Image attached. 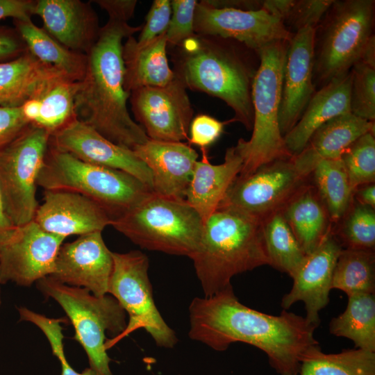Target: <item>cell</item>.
Listing matches in <instances>:
<instances>
[{
  "label": "cell",
  "mask_w": 375,
  "mask_h": 375,
  "mask_svg": "<svg viewBox=\"0 0 375 375\" xmlns=\"http://www.w3.org/2000/svg\"><path fill=\"white\" fill-rule=\"evenodd\" d=\"M189 337L223 351L236 342L262 350L280 375H298L306 352L319 345L317 326L303 317L283 310L272 315L249 308L232 285L210 296L194 298L189 306Z\"/></svg>",
  "instance_id": "obj_1"
},
{
  "label": "cell",
  "mask_w": 375,
  "mask_h": 375,
  "mask_svg": "<svg viewBox=\"0 0 375 375\" xmlns=\"http://www.w3.org/2000/svg\"><path fill=\"white\" fill-rule=\"evenodd\" d=\"M108 15L87 56L85 76L75 97L76 119L94 128L110 142L133 150L149 138L132 119L125 90L123 40L140 31L142 26L128 23L136 0L92 1Z\"/></svg>",
  "instance_id": "obj_2"
},
{
  "label": "cell",
  "mask_w": 375,
  "mask_h": 375,
  "mask_svg": "<svg viewBox=\"0 0 375 375\" xmlns=\"http://www.w3.org/2000/svg\"><path fill=\"white\" fill-rule=\"evenodd\" d=\"M193 262L204 297L231 285L237 274L269 265L262 222L239 212L217 208L205 222Z\"/></svg>",
  "instance_id": "obj_3"
},
{
  "label": "cell",
  "mask_w": 375,
  "mask_h": 375,
  "mask_svg": "<svg viewBox=\"0 0 375 375\" xmlns=\"http://www.w3.org/2000/svg\"><path fill=\"white\" fill-rule=\"evenodd\" d=\"M223 40L194 33L174 47L173 72L187 88L224 101L234 111L233 119L252 130L251 85L255 72Z\"/></svg>",
  "instance_id": "obj_4"
},
{
  "label": "cell",
  "mask_w": 375,
  "mask_h": 375,
  "mask_svg": "<svg viewBox=\"0 0 375 375\" xmlns=\"http://www.w3.org/2000/svg\"><path fill=\"white\" fill-rule=\"evenodd\" d=\"M37 185L44 190H67L101 206L112 220L146 199L152 190L121 170L83 162L49 146Z\"/></svg>",
  "instance_id": "obj_5"
},
{
  "label": "cell",
  "mask_w": 375,
  "mask_h": 375,
  "mask_svg": "<svg viewBox=\"0 0 375 375\" xmlns=\"http://www.w3.org/2000/svg\"><path fill=\"white\" fill-rule=\"evenodd\" d=\"M288 42H274L257 52L260 63L251 85L252 135L249 140L240 139L235 145L243 158L239 176L249 175L276 160L292 157L286 148L278 123Z\"/></svg>",
  "instance_id": "obj_6"
},
{
  "label": "cell",
  "mask_w": 375,
  "mask_h": 375,
  "mask_svg": "<svg viewBox=\"0 0 375 375\" xmlns=\"http://www.w3.org/2000/svg\"><path fill=\"white\" fill-rule=\"evenodd\" d=\"M203 225L185 200L153 192L111 224L142 249L188 257L197 249Z\"/></svg>",
  "instance_id": "obj_7"
},
{
  "label": "cell",
  "mask_w": 375,
  "mask_h": 375,
  "mask_svg": "<svg viewBox=\"0 0 375 375\" xmlns=\"http://www.w3.org/2000/svg\"><path fill=\"white\" fill-rule=\"evenodd\" d=\"M37 287L66 313L75 331L74 338L85 350L90 367L99 375H113L105 347L106 334L113 340L127 325L126 313L117 299L109 294L97 297L86 289L61 283L50 276L39 280Z\"/></svg>",
  "instance_id": "obj_8"
},
{
  "label": "cell",
  "mask_w": 375,
  "mask_h": 375,
  "mask_svg": "<svg viewBox=\"0 0 375 375\" xmlns=\"http://www.w3.org/2000/svg\"><path fill=\"white\" fill-rule=\"evenodd\" d=\"M374 0L334 1L317 28L313 81L323 85L349 72L372 35Z\"/></svg>",
  "instance_id": "obj_9"
},
{
  "label": "cell",
  "mask_w": 375,
  "mask_h": 375,
  "mask_svg": "<svg viewBox=\"0 0 375 375\" xmlns=\"http://www.w3.org/2000/svg\"><path fill=\"white\" fill-rule=\"evenodd\" d=\"M112 254L113 267L108 294L117 299L128 320L122 334L106 340V350L140 328L144 329L158 347H174L178 341L175 332L162 319L153 300L148 257L138 250Z\"/></svg>",
  "instance_id": "obj_10"
},
{
  "label": "cell",
  "mask_w": 375,
  "mask_h": 375,
  "mask_svg": "<svg viewBox=\"0 0 375 375\" xmlns=\"http://www.w3.org/2000/svg\"><path fill=\"white\" fill-rule=\"evenodd\" d=\"M49 137L46 131L28 125L0 150V192L14 226L33 220L39 206L37 178L44 162Z\"/></svg>",
  "instance_id": "obj_11"
},
{
  "label": "cell",
  "mask_w": 375,
  "mask_h": 375,
  "mask_svg": "<svg viewBox=\"0 0 375 375\" xmlns=\"http://www.w3.org/2000/svg\"><path fill=\"white\" fill-rule=\"evenodd\" d=\"M290 158L265 164L233 181L217 208L239 212L261 222L282 211L307 185Z\"/></svg>",
  "instance_id": "obj_12"
},
{
  "label": "cell",
  "mask_w": 375,
  "mask_h": 375,
  "mask_svg": "<svg viewBox=\"0 0 375 375\" xmlns=\"http://www.w3.org/2000/svg\"><path fill=\"white\" fill-rule=\"evenodd\" d=\"M65 238L44 231L32 220L13 226L0 237V282L30 286L54 271Z\"/></svg>",
  "instance_id": "obj_13"
},
{
  "label": "cell",
  "mask_w": 375,
  "mask_h": 375,
  "mask_svg": "<svg viewBox=\"0 0 375 375\" xmlns=\"http://www.w3.org/2000/svg\"><path fill=\"white\" fill-rule=\"evenodd\" d=\"M194 31L198 35L237 40L256 53L272 42H289L294 34L281 18L263 6L246 10L214 6L206 0L196 6Z\"/></svg>",
  "instance_id": "obj_14"
},
{
  "label": "cell",
  "mask_w": 375,
  "mask_h": 375,
  "mask_svg": "<svg viewBox=\"0 0 375 375\" xmlns=\"http://www.w3.org/2000/svg\"><path fill=\"white\" fill-rule=\"evenodd\" d=\"M186 90L185 84L174 76L165 86L144 87L130 92L128 99L135 122L150 140H188L194 111Z\"/></svg>",
  "instance_id": "obj_15"
},
{
  "label": "cell",
  "mask_w": 375,
  "mask_h": 375,
  "mask_svg": "<svg viewBox=\"0 0 375 375\" xmlns=\"http://www.w3.org/2000/svg\"><path fill=\"white\" fill-rule=\"evenodd\" d=\"M101 233L80 235L62 244L49 276L61 283L86 289L97 297L108 294L112 251L105 244Z\"/></svg>",
  "instance_id": "obj_16"
},
{
  "label": "cell",
  "mask_w": 375,
  "mask_h": 375,
  "mask_svg": "<svg viewBox=\"0 0 375 375\" xmlns=\"http://www.w3.org/2000/svg\"><path fill=\"white\" fill-rule=\"evenodd\" d=\"M49 146L83 162L126 172L152 190L151 173L133 151L110 142L77 119L51 135Z\"/></svg>",
  "instance_id": "obj_17"
},
{
  "label": "cell",
  "mask_w": 375,
  "mask_h": 375,
  "mask_svg": "<svg viewBox=\"0 0 375 375\" xmlns=\"http://www.w3.org/2000/svg\"><path fill=\"white\" fill-rule=\"evenodd\" d=\"M315 31L311 27L301 28L288 42L278 112L279 128L283 137L299 120L315 93Z\"/></svg>",
  "instance_id": "obj_18"
},
{
  "label": "cell",
  "mask_w": 375,
  "mask_h": 375,
  "mask_svg": "<svg viewBox=\"0 0 375 375\" xmlns=\"http://www.w3.org/2000/svg\"><path fill=\"white\" fill-rule=\"evenodd\" d=\"M33 220L44 231L66 238L102 232L111 226L107 212L93 200L67 190H44Z\"/></svg>",
  "instance_id": "obj_19"
},
{
  "label": "cell",
  "mask_w": 375,
  "mask_h": 375,
  "mask_svg": "<svg viewBox=\"0 0 375 375\" xmlns=\"http://www.w3.org/2000/svg\"><path fill=\"white\" fill-rule=\"evenodd\" d=\"M333 233H330L310 254L292 277L290 291L282 299L281 306L285 310L297 301H303L305 318L318 326L319 311L329 302L333 273L337 259L342 249Z\"/></svg>",
  "instance_id": "obj_20"
},
{
  "label": "cell",
  "mask_w": 375,
  "mask_h": 375,
  "mask_svg": "<svg viewBox=\"0 0 375 375\" xmlns=\"http://www.w3.org/2000/svg\"><path fill=\"white\" fill-rule=\"evenodd\" d=\"M133 151L149 169L154 194L185 200L198 160V153L193 148L182 142L149 139Z\"/></svg>",
  "instance_id": "obj_21"
},
{
  "label": "cell",
  "mask_w": 375,
  "mask_h": 375,
  "mask_svg": "<svg viewBox=\"0 0 375 375\" xmlns=\"http://www.w3.org/2000/svg\"><path fill=\"white\" fill-rule=\"evenodd\" d=\"M33 15L43 28L71 51L87 55L96 42L101 26L91 1L36 0Z\"/></svg>",
  "instance_id": "obj_22"
},
{
  "label": "cell",
  "mask_w": 375,
  "mask_h": 375,
  "mask_svg": "<svg viewBox=\"0 0 375 375\" xmlns=\"http://www.w3.org/2000/svg\"><path fill=\"white\" fill-rule=\"evenodd\" d=\"M374 122L367 121L351 112L328 120L314 132L304 149L292 156L297 171L306 178L319 162L340 159L358 138L365 133H374Z\"/></svg>",
  "instance_id": "obj_23"
},
{
  "label": "cell",
  "mask_w": 375,
  "mask_h": 375,
  "mask_svg": "<svg viewBox=\"0 0 375 375\" xmlns=\"http://www.w3.org/2000/svg\"><path fill=\"white\" fill-rule=\"evenodd\" d=\"M351 70L322 85L307 104L295 126L284 136L289 153L294 156L307 144L314 132L328 120L351 112Z\"/></svg>",
  "instance_id": "obj_24"
},
{
  "label": "cell",
  "mask_w": 375,
  "mask_h": 375,
  "mask_svg": "<svg viewBox=\"0 0 375 375\" xmlns=\"http://www.w3.org/2000/svg\"><path fill=\"white\" fill-rule=\"evenodd\" d=\"M197 160L185 200L199 215L203 223L217 209L233 181L239 175L243 158L236 146L227 149L224 161L212 165L205 149Z\"/></svg>",
  "instance_id": "obj_25"
},
{
  "label": "cell",
  "mask_w": 375,
  "mask_h": 375,
  "mask_svg": "<svg viewBox=\"0 0 375 375\" xmlns=\"http://www.w3.org/2000/svg\"><path fill=\"white\" fill-rule=\"evenodd\" d=\"M166 32L148 43L140 44L133 36L123 44L124 89L130 94L144 87H161L169 84L174 73L169 66Z\"/></svg>",
  "instance_id": "obj_26"
},
{
  "label": "cell",
  "mask_w": 375,
  "mask_h": 375,
  "mask_svg": "<svg viewBox=\"0 0 375 375\" xmlns=\"http://www.w3.org/2000/svg\"><path fill=\"white\" fill-rule=\"evenodd\" d=\"M62 76H67L28 51L14 60L0 62V106L19 107Z\"/></svg>",
  "instance_id": "obj_27"
},
{
  "label": "cell",
  "mask_w": 375,
  "mask_h": 375,
  "mask_svg": "<svg viewBox=\"0 0 375 375\" xmlns=\"http://www.w3.org/2000/svg\"><path fill=\"white\" fill-rule=\"evenodd\" d=\"M306 255L330 233L328 215L317 192L306 186L281 211Z\"/></svg>",
  "instance_id": "obj_28"
},
{
  "label": "cell",
  "mask_w": 375,
  "mask_h": 375,
  "mask_svg": "<svg viewBox=\"0 0 375 375\" xmlns=\"http://www.w3.org/2000/svg\"><path fill=\"white\" fill-rule=\"evenodd\" d=\"M28 51L40 61L50 65L70 78L81 81L87 67V56L69 50L31 19H13Z\"/></svg>",
  "instance_id": "obj_29"
},
{
  "label": "cell",
  "mask_w": 375,
  "mask_h": 375,
  "mask_svg": "<svg viewBox=\"0 0 375 375\" xmlns=\"http://www.w3.org/2000/svg\"><path fill=\"white\" fill-rule=\"evenodd\" d=\"M330 333L350 339L355 347L375 352V296L358 294L348 297L345 310L332 319Z\"/></svg>",
  "instance_id": "obj_30"
},
{
  "label": "cell",
  "mask_w": 375,
  "mask_h": 375,
  "mask_svg": "<svg viewBox=\"0 0 375 375\" xmlns=\"http://www.w3.org/2000/svg\"><path fill=\"white\" fill-rule=\"evenodd\" d=\"M298 375H375V352L357 348L325 353L314 346L302 357Z\"/></svg>",
  "instance_id": "obj_31"
},
{
  "label": "cell",
  "mask_w": 375,
  "mask_h": 375,
  "mask_svg": "<svg viewBox=\"0 0 375 375\" xmlns=\"http://www.w3.org/2000/svg\"><path fill=\"white\" fill-rule=\"evenodd\" d=\"M79 81L62 76L49 83L36 98L40 102L39 116L32 126L49 135L61 130L75 119V97Z\"/></svg>",
  "instance_id": "obj_32"
},
{
  "label": "cell",
  "mask_w": 375,
  "mask_h": 375,
  "mask_svg": "<svg viewBox=\"0 0 375 375\" xmlns=\"http://www.w3.org/2000/svg\"><path fill=\"white\" fill-rule=\"evenodd\" d=\"M262 222L269 265L292 278L307 255L300 247L281 211Z\"/></svg>",
  "instance_id": "obj_33"
},
{
  "label": "cell",
  "mask_w": 375,
  "mask_h": 375,
  "mask_svg": "<svg viewBox=\"0 0 375 375\" xmlns=\"http://www.w3.org/2000/svg\"><path fill=\"white\" fill-rule=\"evenodd\" d=\"M332 289L342 290L348 297L358 294H374V251L342 249L333 270Z\"/></svg>",
  "instance_id": "obj_34"
},
{
  "label": "cell",
  "mask_w": 375,
  "mask_h": 375,
  "mask_svg": "<svg viewBox=\"0 0 375 375\" xmlns=\"http://www.w3.org/2000/svg\"><path fill=\"white\" fill-rule=\"evenodd\" d=\"M312 174L317 194L329 218L338 222L344 216L353 198L342 161L323 160L317 163Z\"/></svg>",
  "instance_id": "obj_35"
},
{
  "label": "cell",
  "mask_w": 375,
  "mask_h": 375,
  "mask_svg": "<svg viewBox=\"0 0 375 375\" xmlns=\"http://www.w3.org/2000/svg\"><path fill=\"white\" fill-rule=\"evenodd\" d=\"M351 190L374 183L375 138L374 133L364 134L353 142L341 156Z\"/></svg>",
  "instance_id": "obj_36"
},
{
  "label": "cell",
  "mask_w": 375,
  "mask_h": 375,
  "mask_svg": "<svg viewBox=\"0 0 375 375\" xmlns=\"http://www.w3.org/2000/svg\"><path fill=\"white\" fill-rule=\"evenodd\" d=\"M345 221L338 236L346 249L374 251L375 245L374 208L354 203L347 211Z\"/></svg>",
  "instance_id": "obj_37"
},
{
  "label": "cell",
  "mask_w": 375,
  "mask_h": 375,
  "mask_svg": "<svg viewBox=\"0 0 375 375\" xmlns=\"http://www.w3.org/2000/svg\"><path fill=\"white\" fill-rule=\"evenodd\" d=\"M351 112L363 119H375V67L361 61L351 69Z\"/></svg>",
  "instance_id": "obj_38"
},
{
  "label": "cell",
  "mask_w": 375,
  "mask_h": 375,
  "mask_svg": "<svg viewBox=\"0 0 375 375\" xmlns=\"http://www.w3.org/2000/svg\"><path fill=\"white\" fill-rule=\"evenodd\" d=\"M18 312L21 321L31 322L43 332L49 342L52 353L59 360L61 366V375H99L90 367L78 373L68 362L65 354L62 342L64 336L60 325L65 321V319L49 318L26 307L18 308Z\"/></svg>",
  "instance_id": "obj_39"
},
{
  "label": "cell",
  "mask_w": 375,
  "mask_h": 375,
  "mask_svg": "<svg viewBox=\"0 0 375 375\" xmlns=\"http://www.w3.org/2000/svg\"><path fill=\"white\" fill-rule=\"evenodd\" d=\"M172 15L166 31L167 45L174 47L194 34V18L196 0H173Z\"/></svg>",
  "instance_id": "obj_40"
},
{
  "label": "cell",
  "mask_w": 375,
  "mask_h": 375,
  "mask_svg": "<svg viewBox=\"0 0 375 375\" xmlns=\"http://www.w3.org/2000/svg\"><path fill=\"white\" fill-rule=\"evenodd\" d=\"M333 1L334 0L292 1L283 19L284 24L285 26L289 24L294 29V33L306 27L316 29Z\"/></svg>",
  "instance_id": "obj_41"
},
{
  "label": "cell",
  "mask_w": 375,
  "mask_h": 375,
  "mask_svg": "<svg viewBox=\"0 0 375 375\" xmlns=\"http://www.w3.org/2000/svg\"><path fill=\"white\" fill-rule=\"evenodd\" d=\"M172 15L169 0L153 1L141 29L138 43L144 44L167 31Z\"/></svg>",
  "instance_id": "obj_42"
},
{
  "label": "cell",
  "mask_w": 375,
  "mask_h": 375,
  "mask_svg": "<svg viewBox=\"0 0 375 375\" xmlns=\"http://www.w3.org/2000/svg\"><path fill=\"white\" fill-rule=\"evenodd\" d=\"M224 126V122L211 116L204 114L199 115L191 121L188 140L190 144L205 149L220 137Z\"/></svg>",
  "instance_id": "obj_43"
},
{
  "label": "cell",
  "mask_w": 375,
  "mask_h": 375,
  "mask_svg": "<svg viewBox=\"0 0 375 375\" xmlns=\"http://www.w3.org/2000/svg\"><path fill=\"white\" fill-rule=\"evenodd\" d=\"M28 125L19 107L0 106V150L14 140Z\"/></svg>",
  "instance_id": "obj_44"
},
{
  "label": "cell",
  "mask_w": 375,
  "mask_h": 375,
  "mask_svg": "<svg viewBox=\"0 0 375 375\" xmlns=\"http://www.w3.org/2000/svg\"><path fill=\"white\" fill-rule=\"evenodd\" d=\"M27 51L26 43L15 28L0 26V62L14 60Z\"/></svg>",
  "instance_id": "obj_45"
},
{
  "label": "cell",
  "mask_w": 375,
  "mask_h": 375,
  "mask_svg": "<svg viewBox=\"0 0 375 375\" xmlns=\"http://www.w3.org/2000/svg\"><path fill=\"white\" fill-rule=\"evenodd\" d=\"M36 0H0V21L11 17L13 19H31Z\"/></svg>",
  "instance_id": "obj_46"
},
{
  "label": "cell",
  "mask_w": 375,
  "mask_h": 375,
  "mask_svg": "<svg viewBox=\"0 0 375 375\" xmlns=\"http://www.w3.org/2000/svg\"><path fill=\"white\" fill-rule=\"evenodd\" d=\"M357 202L375 208V185L374 183L365 185L358 188L353 193Z\"/></svg>",
  "instance_id": "obj_47"
},
{
  "label": "cell",
  "mask_w": 375,
  "mask_h": 375,
  "mask_svg": "<svg viewBox=\"0 0 375 375\" xmlns=\"http://www.w3.org/2000/svg\"><path fill=\"white\" fill-rule=\"evenodd\" d=\"M361 61L372 67H375V38L373 35L366 44L361 55Z\"/></svg>",
  "instance_id": "obj_48"
},
{
  "label": "cell",
  "mask_w": 375,
  "mask_h": 375,
  "mask_svg": "<svg viewBox=\"0 0 375 375\" xmlns=\"http://www.w3.org/2000/svg\"><path fill=\"white\" fill-rule=\"evenodd\" d=\"M13 226L6 212L0 192V237Z\"/></svg>",
  "instance_id": "obj_49"
},
{
  "label": "cell",
  "mask_w": 375,
  "mask_h": 375,
  "mask_svg": "<svg viewBox=\"0 0 375 375\" xmlns=\"http://www.w3.org/2000/svg\"><path fill=\"white\" fill-rule=\"evenodd\" d=\"M1 282H0V285H1ZM1 290H0V305H1Z\"/></svg>",
  "instance_id": "obj_50"
}]
</instances>
